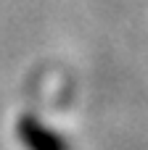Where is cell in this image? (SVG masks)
Listing matches in <instances>:
<instances>
[{
  "label": "cell",
  "mask_w": 148,
  "mask_h": 150,
  "mask_svg": "<svg viewBox=\"0 0 148 150\" xmlns=\"http://www.w3.org/2000/svg\"><path fill=\"white\" fill-rule=\"evenodd\" d=\"M19 137H21V142H24L26 150H69L66 140L61 134H56L53 129L42 127L32 116H26L19 124Z\"/></svg>",
  "instance_id": "obj_1"
}]
</instances>
